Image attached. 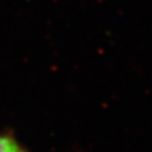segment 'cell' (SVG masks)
<instances>
[{"instance_id": "obj_1", "label": "cell", "mask_w": 152, "mask_h": 152, "mask_svg": "<svg viewBox=\"0 0 152 152\" xmlns=\"http://www.w3.org/2000/svg\"><path fill=\"white\" fill-rule=\"evenodd\" d=\"M0 152H29V151L11 132H5L0 134Z\"/></svg>"}]
</instances>
